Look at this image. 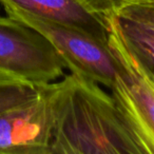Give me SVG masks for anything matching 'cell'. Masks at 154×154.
I'll return each mask as SVG.
<instances>
[{"label":"cell","instance_id":"cell-1","mask_svg":"<svg viewBox=\"0 0 154 154\" xmlns=\"http://www.w3.org/2000/svg\"><path fill=\"white\" fill-rule=\"evenodd\" d=\"M50 154H151L98 84L70 73L51 82Z\"/></svg>","mask_w":154,"mask_h":154},{"label":"cell","instance_id":"cell-2","mask_svg":"<svg viewBox=\"0 0 154 154\" xmlns=\"http://www.w3.org/2000/svg\"><path fill=\"white\" fill-rule=\"evenodd\" d=\"M8 16L19 20L42 35L71 73L110 88L119 62L107 42L72 26L38 18L19 10L5 8Z\"/></svg>","mask_w":154,"mask_h":154},{"label":"cell","instance_id":"cell-3","mask_svg":"<svg viewBox=\"0 0 154 154\" xmlns=\"http://www.w3.org/2000/svg\"><path fill=\"white\" fill-rule=\"evenodd\" d=\"M63 61L49 41L19 20L0 16V71L34 86L54 82Z\"/></svg>","mask_w":154,"mask_h":154},{"label":"cell","instance_id":"cell-4","mask_svg":"<svg viewBox=\"0 0 154 154\" xmlns=\"http://www.w3.org/2000/svg\"><path fill=\"white\" fill-rule=\"evenodd\" d=\"M107 43L119 62L115 79L110 87L112 97L150 153L154 154V79L140 70L109 32Z\"/></svg>","mask_w":154,"mask_h":154},{"label":"cell","instance_id":"cell-5","mask_svg":"<svg viewBox=\"0 0 154 154\" xmlns=\"http://www.w3.org/2000/svg\"><path fill=\"white\" fill-rule=\"evenodd\" d=\"M51 84L36 97L0 111V154H50Z\"/></svg>","mask_w":154,"mask_h":154},{"label":"cell","instance_id":"cell-6","mask_svg":"<svg viewBox=\"0 0 154 154\" xmlns=\"http://www.w3.org/2000/svg\"><path fill=\"white\" fill-rule=\"evenodd\" d=\"M108 32L154 79V2H133L103 16Z\"/></svg>","mask_w":154,"mask_h":154},{"label":"cell","instance_id":"cell-7","mask_svg":"<svg viewBox=\"0 0 154 154\" xmlns=\"http://www.w3.org/2000/svg\"><path fill=\"white\" fill-rule=\"evenodd\" d=\"M0 3L3 8L78 29L107 42V24L86 0H0Z\"/></svg>","mask_w":154,"mask_h":154},{"label":"cell","instance_id":"cell-8","mask_svg":"<svg viewBox=\"0 0 154 154\" xmlns=\"http://www.w3.org/2000/svg\"><path fill=\"white\" fill-rule=\"evenodd\" d=\"M40 86H34L21 80L0 82V111L19 105L38 95Z\"/></svg>","mask_w":154,"mask_h":154},{"label":"cell","instance_id":"cell-9","mask_svg":"<svg viewBox=\"0 0 154 154\" xmlns=\"http://www.w3.org/2000/svg\"><path fill=\"white\" fill-rule=\"evenodd\" d=\"M95 12L103 16L111 13L112 11L133 2H154V0H86Z\"/></svg>","mask_w":154,"mask_h":154},{"label":"cell","instance_id":"cell-10","mask_svg":"<svg viewBox=\"0 0 154 154\" xmlns=\"http://www.w3.org/2000/svg\"><path fill=\"white\" fill-rule=\"evenodd\" d=\"M3 80H19V79L13 77L12 75H9V74H7V73L2 72V71H0V82H3Z\"/></svg>","mask_w":154,"mask_h":154}]
</instances>
